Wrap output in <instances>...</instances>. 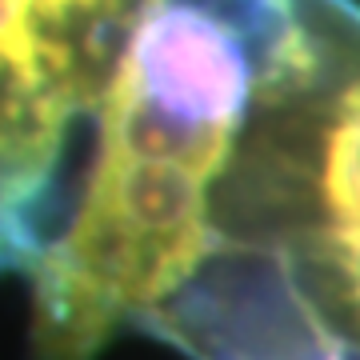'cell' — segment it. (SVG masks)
I'll return each instance as SVG.
<instances>
[{
    "instance_id": "1",
    "label": "cell",
    "mask_w": 360,
    "mask_h": 360,
    "mask_svg": "<svg viewBox=\"0 0 360 360\" xmlns=\"http://www.w3.org/2000/svg\"><path fill=\"white\" fill-rule=\"evenodd\" d=\"M292 0H144L32 269V360H92L208 260L212 193Z\"/></svg>"
},
{
    "instance_id": "2",
    "label": "cell",
    "mask_w": 360,
    "mask_h": 360,
    "mask_svg": "<svg viewBox=\"0 0 360 360\" xmlns=\"http://www.w3.org/2000/svg\"><path fill=\"white\" fill-rule=\"evenodd\" d=\"M212 236L269 260L360 360V0H292L212 193Z\"/></svg>"
},
{
    "instance_id": "3",
    "label": "cell",
    "mask_w": 360,
    "mask_h": 360,
    "mask_svg": "<svg viewBox=\"0 0 360 360\" xmlns=\"http://www.w3.org/2000/svg\"><path fill=\"white\" fill-rule=\"evenodd\" d=\"M144 0H0V272H28L77 184Z\"/></svg>"
}]
</instances>
